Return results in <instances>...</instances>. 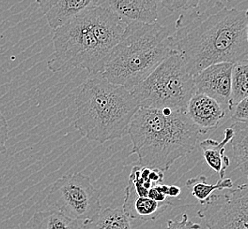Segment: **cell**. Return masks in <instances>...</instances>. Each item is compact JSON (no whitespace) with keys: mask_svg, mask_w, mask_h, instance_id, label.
<instances>
[{"mask_svg":"<svg viewBox=\"0 0 248 229\" xmlns=\"http://www.w3.org/2000/svg\"><path fill=\"white\" fill-rule=\"evenodd\" d=\"M166 229H201V226L189 220L188 215H182L180 220L170 219L167 223Z\"/></svg>","mask_w":248,"mask_h":229,"instance_id":"22","label":"cell"},{"mask_svg":"<svg viewBox=\"0 0 248 229\" xmlns=\"http://www.w3.org/2000/svg\"><path fill=\"white\" fill-rule=\"evenodd\" d=\"M204 206L198 215L208 229H248V182L224 194H214Z\"/></svg>","mask_w":248,"mask_h":229,"instance_id":"8","label":"cell"},{"mask_svg":"<svg viewBox=\"0 0 248 229\" xmlns=\"http://www.w3.org/2000/svg\"><path fill=\"white\" fill-rule=\"evenodd\" d=\"M186 187L190 193L194 196L202 205L209 204L217 190L232 189L233 188V182L231 178H223L217 181L215 185H209L206 176L201 175L191 178L186 182Z\"/></svg>","mask_w":248,"mask_h":229,"instance_id":"16","label":"cell"},{"mask_svg":"<svg viewBox=\"0 0 248 229\" xmlns=\"http://www.w3.org/2000/svg\"><path fill=\"white\" fill-rule=\"evenodd\" d=\"M174 53L177 50L168 27L157 22H131L105 59L99 75L132 91Z\"/></svg>","mask_w":248,"mask_h":229,"instance_id":"4","label":"cell"},{"mask_svg":"<svg viewBox=\"0 0 248 229\" xmlns=\"http://www.w3.org/2000/svg\"><path fill=\"white\" fill-rule=\"evenodd\" d=\"M98 5L111 11L128 24L131 22L153 24L158 19L156 0H100Z\"/></svg>","mask_w":248,"mask_h":229,"instance_id":"11","label":"cell"},{"mask_svg":"<svg viewBox=\"0 0 248 229\" xmlns=\"http://www.w3.org/2000/svg\"><path fill=\"white\" fill-rule=\"evenodd\" d=\"M33 229H82L79 221L54 209L35 213L32 219Z\"/></svg>","mask_w":248,"mask_h":229,"instance_id":"17","label":"cell"},{"mask_svg":"<svg viewBox=\"0 0 248 229\" xmlns=\"http://www.w3.org/2000/svg\"><path fill=\"white\" fill-rule=\"evenodd\" d=\"M128 23L103 5H94L55 29L54 51L47 62L54 73L76 68L99 74Z\"/></svg>","mask_w":248,"mask_h":229,"instance_id":"2","label":"cell"},{"mask_svg":"<svg viewBox=\"0 0 248 229\" xmlns=\"http://www.w3.org/2000/svg\"><path fill=\"white\" fill-rule=\"evenodd\" d=\"M231 127L234 130L233 139L231 141L234 160L238 170L248 177V125L233 123Z\"/></svg>","mask_w":248,"mask_h":229,"instance_id":"18","label":"cell"},{"mask_svg":"<svg viewBox=\"0 0 248 229\" xmlns=\"http://www.w3.org/2000/svg\"><path fill=\"white\" fill-rule=\"evenodd\" d=\"M234 137V130L231 126L224 130V136L222 141H217L212 139L204 140L199 144L202 151L204 159L209 168L217 173L220 179H223L225 172L230 166V159L225 155V147Z\"/></svg>","mask_w":248,"mask_h":229,"instance_id":"14","label":"cell"},{"mask_svg":"<svg viewBox=\"0 0 248 229\" xmlns=\"http://www.w3.org/2000/svg\"><path fill=\"white\" fill-rule=\"evenodd\" d=\"M170 205V203L168 201L156 202L148 197H140L128 183L122 210L128 219L147 222L160 218Z\"/></svg>","mask_w":248,"mask_h":229,"instance_id":"13","label":"cell"},{"mask_svg":"<svg viewBox=\"0 0 248 229\" xmlns=\"http://www.w3.org/2000/svg\"><path fill=\"white\" fill-rule=\"evenodd\" d=\"M157 3H161L165 9L172 12H187L194 10L199 7L205 0H156Z\"/></svg>","mask_w":248,"mask_h":229,"instance_id":"20","label":"cell"},{"mask_svg":"<svg viewBox=\"0 0 248 229\" xmlns=\"http://www.w3.org/2000/svg\"><path fill=\"white\" fill-rule=\"evenodd\" d=\"M234 64L219 63L209 65L194 76L195 93L209 95L217 100L231 114L232 72Z\"/></svg>","mask_w":248,"mask_h":229,"instance_id":"9","label":"cell"},{"mask_svg":"<svg viewBox=\"0 0 248 229\" xmlns=\"http://www.w3.org/2000/svg\"><path fill=\"white\" fill-rule=\"evenodd\" d=\"M231 119L233 123H240L248 125V96L240 100L232 110Z\"/></svg>","mask_w":248,"mask_h":229,"instance_id":"21","label":"cell"},{"mask_svg":"<svg viewBox=\"0 0 248 229\" xmlns=\"http://www.w3.org/2000/svg\"><path fill=\"white\" fill-rule=\"evenodd\" d=\"M200 134L186 112L141 107L128 129L132 154L138 156L140 165L163 172L195 149Z\"/></svg>","mask_w":248,"mask_h":229,"instance_id":"3","label":"cell"},{"mask_svg":"<svg viewBox=\"0 0 248 229\" xmlns=\"http://www.w3.org/2000/svg\"><path fill=\"white\" fill-rule=\"evenodd\" d=\"M8 124L5 119L4 114L0 110V154H4L6 152V142L8 140Z\"/></svg>","mask_w":248,"mask_h":229,"instance_id":"23","label":"cell"},{"mask_svg":"<svg viewBox=\"0 0 248 229\" xmlns=\"http://www.w3.org/2000/svg\"><path fill=\"white\" fill-rule=\"evenodd\" d=\"M246 15H247V28H246V34H247V41H248V10L246 11Z\"/></svg>","mask_w":248,"mask_h":229,"instance_id":"25","label":"cell"},{"mask_svg":"<svg viewBox=\"0 0 248 229\" xmlns=\"http://www.w3.org/2000/svg\"><path fill=\"white\" fill-rule=\"evenodd\" d=\"M83 229H132L121 208H105L83 223Z\"/></svg>","mask_w":248,"mask_h":229,"instance_id":"15","label":"cell"},{"mask_svg":"<svg viewBox=\"0 0 248 229\" xmlns=\"http://www.w3.org/2000/svg\"><path fill=\"white\" fill-rule=\"evenodd\" d=\"M131 92L141 108L186 112L195 93L194 76L177 52L162 62Z\"/></svg>","mask_w":248,"mask_h":229,"instance_id":"6","label":"cell"},{"mask_svg":"<svg viewBox=\"0 0 248 229\" xmlns=\"http://www.w3.org/2000/svg\"><path fill=\"white\" fill-rule=\"evenodd\" d=\"M100 0H36L50 28L56 29L86 10L98 5Z\"/></svg>","mask_w":248,"mask_h":229,"instance_id":"12","label":"cell"},{"mask_svg":"<svg viewBox=\"0 0 248 229\" xmlns=\"http://www.w3.org/2000/svg\"><path fill=\"white\" fill-rule=\"evenodd\" d=\"M180 193H181V189L179 186L170 185L169 189H168V197L177 198V197H179Z\"/></svg>","mask_w":248,"mask_h":229,"instance_id":"24","label":"cell"},{"mask_svg":"<svg viewBox=\"0 0 248 229\" xmlns=\"http://www.w3.org/2000/svg\"><path fill=\"white\" fill-rule=\"evenodd\" d=\"M46 201L51 209L83 223L102 210L99 190L90 177L81 173L66 174L57 180Z\"/></svg>","mask_w":248,"mask_h":229,"instance_id":"7","label":"cell"},{"mask_svg":"<svg viewBox=\"0 0 248 229\" xmlns=\"http://www.w3.org/2000/svg\"><path fill=\"white\" fill-rule=\"evenodd\" d=\"M175 27L176 50L193 76L215 64L248 61L246 11L216 2L206 10L185 12Z\"/></svg>","mask_w":248,"mask_h":229,"instance_id":"1","label":"cell"},{"mask_svg":"<svg viewBox=\"0 0 248 229\" xmlns=\"http://www.w3.org/2000/svg\"><path fill=\"white\" fill-rule=\"evenodd\" d=\"M186 114L201 134L217 129L228 112L217 100L209 95L194 93L189 101Z\"/></svg>","mask_w":248,"mask_h":229,"instance_id":"10","label":"cell"},{"mask_svg":"<svg viewBox=\"0 0 248 229\" xmlns=\"http://www.w3.org/2000/svg\"><path fill=\"white\" fill-rule=\"evenodd\" d=\"M248 96V61L234 64L232 72L231 108ZM232 112V111H231Z\"/></svg>","mask_w":248,"mask_h":229,"instance_id":"19","label":"cell"},{"mask_svg":"<svg viewBox=\"0 0 248 229\" xmlns=\"http://www.w3.org/2000/svg\"><path fill=\"white\" fill-rule=\"evenodd\" d=\"M75 126L90 141L104 144L128 134L139 109L132 92L101 75H92L75 98Z\"/></svg>","mask_w":248,"mask_h":229,"instance_id":"5","label":"cell"}]
</instances>
